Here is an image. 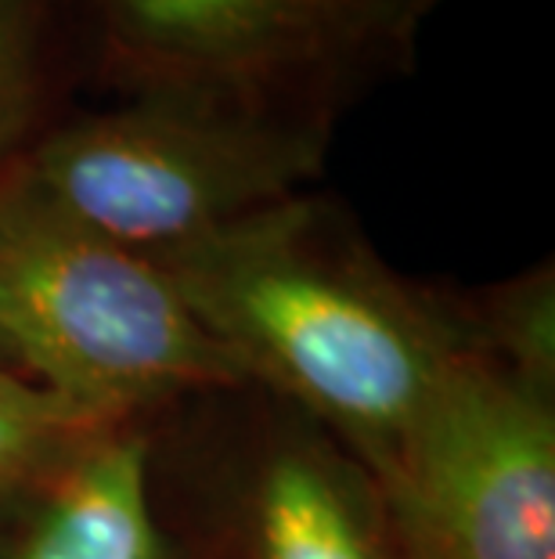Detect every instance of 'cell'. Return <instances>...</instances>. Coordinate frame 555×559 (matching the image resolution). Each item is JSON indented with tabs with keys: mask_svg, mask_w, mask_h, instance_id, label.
Wrapping results in <instances>:
<instances>
[{
	"mask_svg": "<svg viewBox=\"0 0 555 559\" xmlns=\"http://www.w3.org/2000/svg\"><path fill=\"white\" fill-rule=\"evenodd\" d=\"M156 264L245 383L289 397L372 480L472 343L311 192Z\"/></svg>",
	"mask_w": 555,
	"mask_h": 559,
	"instance_id": "6da1fadb",
	"label": "cell"
},
{
	"mask_svg": "<svg viewBox=\"0 0 555 559\" xmlns=\"http://www.w3.org/2000/svg\"><path fill=\"white\" fill-rule=\"evenodd\" d=\"M0 347L8 365L109 423L192 390L250 386L156 260L0 177Z\"/></svg>",
	"mask_w": 555,
	"mask_h": 559,
	"instance_id": "7a4b0ae2",
	"label": "cell"
},
{
	"mask_svg": "<svg viewBox=\"0 0 555 559\" xmlns=\"http://www.w3.org/2000/svg\"><path fill=\"white\" fill-rule=\"evenodd\" d=\"M325 127L209 102L130 98L40 130L15 174L62 217L148 260L303 195Z\"/></svg>",
	"mask_w": 555,
	"mask_h": 559,
	"instance_id": "3957f363",
	"label": "cell"
},
{
	"mask_svg": "<svg viewBox=\"0 0 555 559\" xmlns=\"http://www.w3.org/2000/svg\"><path fill=\"white\" fill-rule=\"evenodd\" d=\"M441 0H62L134 98L209 102L328 127L361 83L415 58Z\"/></svg>",
	"mask_w": 555,
	"mask_h": 559,
	"instance_id": "277c9868",
	"label": "cell"
},
{
	"mask_svg": "<svg viewBox=\"0 0 555 559\" xmlns=\"http://www.w3.org/2000/svg\"><path fill=\"white\" fill-rule=\"evenodd\" d=\"M375 487L405 559H555L548 386L469 343Z\"/></svg>",
	"mask_w": 555,
	"mask_h": 559,
	"instance_id": "5b68a950",
	"label": "cell"
},
{
	"mask_svg": "<svg viewBox=\"0 0 555 559\" xmlns=\"http://www.w3.org/2000/svg\"><path fill=\"white\" fill-rule=\"evenodd\" d=\"M242 559H405L372 473L322 430H281L239 487Z\"/></svg>",
	"mask_w": 555,
	"mask_h": 559,
	"instance_id": "8992f818",
	"label": "cell"
},
{
	"mask_svg": "<svg viewBox=\"0 0 555 559\" xmlns=\"http://www.w3.org/2000/svg\"><path fill=\"white\" fill-rule=\"evenodd\" d=\"M37 495L26 538L4 559H170L152 506L148 448L126 426L91 440Z\"/></svg>",
	"mask_w": 555,
	"mask_h": 559,
	"instance_id": "52a82bcc",
	"label": "cell"
},
{
	"mask_svg": "<svg viewBox=\"0 0 555 559\" xmlns=\"http://www.w3.org/2000/svg\"><path fill=\"white\" fill-rule=\"evenodd\" d=\"M126 423H109L22 372L0 368V495L37 491L91 440Z\"/></svg>",
	"mask_w": 555,
	"mask_h": 559,
	"instance_id": "ba28073f",
	"label": "cell"
},
{
	"mask_svg": "<svg viewBox=\"0 0 555 559\" xmlns=\"http://www.w3.org/2000/svg\"><path fill=\"white\" fill-rule=\"evenodd\" d=\"M62 29V0H0V177L40 138L33 130Z\"/></svg>",
	"mask_w": 555,
	"mask_h": 559,
	"instance_id": "9c48e42d",
	"label": "cell"
},
{
	"mask_svg": "<svg viewBox=\"0 0 555 559\" xmlns=\"http://www.w3.org/2000/svg\"><path fill=\"white\" fill-rule=\"evenodd\" d=\"M0 368H11V365H8V354H4V347H0ZM11 372H15V368H11Z\"/></svg>",
	"mask_w": 555,
	"mask_h": 559,
	"instance_id": "30bf717a",
	"label": "cell"
},
{
	"mask_svg": "<svg viewBox=\"0 0 555 559\" xmlns=\"http://www.w3.org/2000/svg\"><path fill=\"white\" fill-rule=\"evenodd\" d=\"M0 559H4V552H0Z\"/></svg>",
	"mask_w": 555,
	"mask_h": 559,
	"instance_id": "8fae6325",
	"label": "cell"
}]
</instances>
